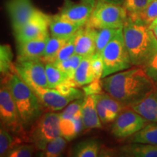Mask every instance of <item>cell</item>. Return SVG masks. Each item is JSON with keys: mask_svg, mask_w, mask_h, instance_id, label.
Listing matches in <instances>:
<instances>
[{"mask_svg": "<svg viewBox=\"0 0 157 157\" xmlns=\"http://www.w3.org/2000/svg\"><path fill=\"white\" fill-rule=\"evenodd\" d=\"M93 7L94 5L82 1L76 3L71 0H64L58 15L71 22L84 26L87 23Z\"/></svg>", "mask_w": 157, "mask_h": 157, "instance_id": "cell-12", "label": "cell"}, {"mask_svg": "<svg viewBox=\"0 0 157 157\" xmlns=\"http://www.w3.org/2000/svg\"><path fill=\"white\" fill-rule=\"evenodd\" d=\"M73 80L78 87L89 84L95 80L91 66V56L83 58L74 73Z\"/></svg>", "mask_w": 157, "mask_h": 157, "instance_id": "cell-22", "label": "cell"}, {"mask_svg": "<svg viewBox=\"0 0 157 157\" xmlns=\"http://www.w3.org/2000/svg\"><path fill=\"white\" fill-rule=\"evenodd\" d=\"M82 117L84 129H100L102 127L96 109L95 95L84 97L82 107Z\"/></svg>", "mask_w": 157, "mask_h": 157, "instance_id": "cell-18", "label": "cell"}, {"mask_svg": "<svg viewBox=\"0 0 157 157\" xmlns=\"http://www.w3.org/2000/svg\"><path fill=\"white\" fill-rule=\"evenodd\" d=\"M101 55L104 64L102 78L134 66L125 45L123 28L119 29L116 36L105 46Z\"/></svg>", "mask_w": 157, "mask_h": 157, "instance_id": "cell-5", "label": "cell"}, {"mask_svg": "<svg viewBox=\"0 0 157 157\" xmlns=\"http://www.w3.org/2000/svg\"><path fill=\"white\" fill-rule=\"evenodd\" d=\"M67 141L63 137L60 135L49 142L43 150L39 151L37 156L41 157H58L62 156L66 148Z\"/></svg>", "mask_w": 157, "mask_h": 157, "instance_id": "cell-26", "label": "cell"}, {"mask_svg": "<svg viewBox=\"0 0 157 157\" xmlns=\"http://www.w3.org/2000/svg\"><path fill=\"white\" fill-rule=\"evenodd\" d=\"M60 113L49 111L39 118L28 131V143L42 151L49 142L60 136Z\"/></svg>", "mask_w": 157, "mask_h": 157, "instance_id": "cell-7", "label": "cell"}, {"mask_svg": "<svg viewBox=\"0 0 157 157\" xmlns=\"http://www.w3.org/2000/svg\"><path fill=\"white\" fill-rule=\"evenodd\" d=\"M76 34L71 36L66 41V43L63 45V47L59 50L58 53L57 54L55 62L63 61V60H67L72 57L74 54H76L75 52V36Z\"/></svg>", "mask_w": 157, "mask_h": 157, "instance_id": "cell-33", "label": "cell"}, {"mask_svg": "<svg viewBox=\"0 0 157 157\" xmlns=\"http://www.w3.org/2000/svg\"><path fill=\"white\" fill-rule=\"evenodd\" d=\"M130 108L148 121L157 122V87Z\"/></svg>", "mask_w": 157, "mask_h": 157, "instance_id": "cell-19", "label": "cell"}, {"mask_svg": "<svg viewBox=\"0 0 157 157\" xmlns=\"http://www.w3.org/2000/svg\"><path fill=\"white\" fill-rule=\"evenodd\" d=\"M143 68L157 86V54Z\"/></svg>", "mask_w": 157, "mask_h": 157, "instance_id": "cell-39", "label": "cell"}, {"mask_svg": "<svg viewBox=\"0 0 157 157\" xmlns=\"http://www.w3.org/2000/svg\"><path fill=\"white\" fill-rule=\"evenodd\" d=\"M46 75L48 78L49 88L55 89L58 84L68 79H71L67 74L63 71L54 63H44Z\"/></svg>", "mask_w": 157, "mask_h": 157, "instance_id": "cell-28", "label": "cell"}, {"mask_svg": "<svg viewBox=\"0 0 157 157\" xmlns=\"http://www.w3.org/2000/svg\"><path fill=\"white\" fill-rule=\"evenodd\" d=\"M49 37L17 42V60L42 59Z\"/></svg>", "mask_w": 157, "mask_h": 157, "instance_id": "cell-16", "label": "cell"}, {"mask_svg": "<svg viewBox=\"0 0 157 157\" xmlns=\"http://www.w3.org/2000/svg\"><path fill=\"white\" fill-rule=\"evenodd\" d=\"M154 25H157V18H156V20H155L154 22H153V23H151V24L149 25V26L152 27V26H154Z\"/></svg>", "mask_w": 157, "mask_h": 157, "instance_id": "cell-43", "label": "cell"}, {"mask_svg": "<svg viewBox=\"0 0 157 157\" xmlns=\"http://www.w3.org/2000/svg\"><path fill=\"white\" fill-rule=\"evenodd\" d=\"M96 109L102 124L112 122L124 106L107 93L95 95Z\"/></svg>", "mask_w": 157, "mask_h": 157, "instance_id": "cell-14", "label": "cell"}, {"mask_svg": "<svg viewBox=\"0 0 157 157\" xmlns=\"http://www.w3.org/2000/svg\"><path fill=\"white\" fill-rule=\"evenodd\" d=\"M91 66L95 80L101 79L104 71V64L101 53L95 52L91 56Z\"/></svg>", "mask_w": 157, "mask_h": 157, "instance_id": "cell-37", "label": "cell"}, {"mask_svg": "<svg viewBox=\"0 0 157 157\" xmlns=\"http://www.w3.org/2000/svg\"><path fill=\"white\" fill-rule=\"evenodd\" d=\"M83 129L84 127L82 113L71 119H60V135L68 141L75 138Z\"/></svg>", "mask_w": 157, "mask_h": 157, "instance_id": "cell-21", "label": "cell"}, {"mask_svg": "<svg viewBox=\"0 0 157 157\" xmlns=\"http://www.w3.org/2000/svg\"><path fill=\"white\" fill-rule=\"evenodd\" d=\"M7 85L16 104L23 124L26 129L31 128L42 114V104L34 92L16 72L2 77Z\"/></svg>", "mask_w": 157, "mask_h": 157, "instance_id": "cell-3", "label": "cell"}, {"mask_svg": "<svg viewBox=\"0 0 157 157\" xmlns=\"http://www.w3.org/2000/svg\"><path fill=\"white\" fill-rule=\"evenodd\" d=\"M150 27V26H149ZM150 29H152V31H154L155 36H156V39H157V25H154V26H152V27H150Z\"/></svg>", "mask_w": 157, "mask_h": 157, "instance_id": "cell-42", "label": "cell"}, {"mask_svg": "<svg viewBox=\"0 0 157 157\" xmlns=\"http://www.w3.org/2000/svg\"><path fill=\"white\" fill-rule=\"evenodd\" d=\"M84 57L78 54H74L73 56L71 57L67 60H63V61H59L54 63L60 70L65 72L67 75L69 76L70 78L73 79L74 73H75L76 68L81 63L82 59Z\"/></svg>", "mask_w": 157, "mask_h": 157, "instance_id": "cell-31", "label": "cell"}, {"mask_svg": "<svg viewBox=\"0 0 157 157\" xmlns=\"http://www.w3.org/2000/svg\"><path fill=\"white\" fill-rule=\"evenodd\" d=\"M82 26L74 23L57 14L51 16L50 22V36L69 39Z\"/></svg>", "mask_w": 157, "mask_h": 157, "instance_id": "cell-17", "label": "cell"}, {"mask_svg": "<svg viewBox=\"0 0 157 157\" xmlns=\"http://www.w3.org/2000/svg\"><path fill=\"white\" fill-rule=\"evenodd\" d=\"M128 16L139 20L145 24L150 25L157 18V0H153L148 7L139 14Z\"/></svg>", "mask_w": 157, "mask_h": 157, "instance_id": "cell-32", "label": "cell"}, {"mask_svg": "<svg viewBox=\"0 0 157 157\" xmlns=\"http://www.w3.org/2000/svg\"><path fill=\"white\" fill-rule=\"evenodd\" d=\"M0 121L1 127L28 142V131L23 126L10 90L5 81H2L0 89Z\"/></svg>", "mask_w": 157, "mask_h": 157, "instance_id": "cell-4", "label": "cell"}, {"mask_svg": "<svg viewBox=\"0 0 157 157\" xmlns=\"http://www.w3.org/2000/svg\"><path fill=\"white\" fill-rule=\"evenodd\" d=\"M5 7L14 33L22 28L37 10L31 0H7Z\"/></svg>", "mask_w": 157, "mask_h": 157, "instance_id": "cell-11", "label": "cell"}, {"mask_svg": "<svg viewBox=\"0 0 157 157\" xmlns=\"http://www.w3.org/2000/svg\"><path fill=\"white\" fill-rule=\"evenodd\" d=\"M118 156L129 157H157V145L132 143L120 147Z\"/></svg>", "mask_w": 157, "mask_h": 157, "instance_id": "cell-20", "label": "cell"}, {"mask_svg": "<svg viewBox=\"0 0 157 157\" xmlns=\"http://www.w3.org/2000/svg\"><path fill=\"white\" fill-rule=\"evenodd\" d=\"M68 39L50 36L42 60L44 63H54L57 54Z\"/></svg>", "mask_w": 157, "mask_h": 157, "instance_id": "cell-29", "label": "cell"}, {"mask_svg": "<svg viewBox=\"0 0 157 157\" xmlns=\"http://www.w3.org/2000/svg\"><path fill=\"white\" fill-rule=\"evenodd\" d=\"M28 85L34 92L42 105L51 111L63 109L70 102L74 101L73 98L61 95L56 89L38 87L34 84Z\"/></svg>", "mask_w": 157, "mask_h": 157, "instance_id": "cell-13", "label": "cell"}, {"mask_svg": "<svg viewBox=\"0 0 157 157\" xmlns=\"http://www.w3.org/2000/svg\"><path fill=\"white\" fill-rule=\"evenodd\" d=\"M13 53L11 47L8 44L0 46V72L2 76H5L15 72Z\"/></svg>", "mask_w": 157, "mask_h": 157, "instance_id": "cell-27", "label": "cell"}, {"mask_svg": "<svg viewBox=\"0 0 157 157\" xmlns=\"http://www.w3.org/2000/svg\"><path fill=\"white\" fill-rule=\"evenodd\" d=\"M125 45L134 66L143 67L157 54V39L149 25L127 15L123 26Z\"/></svg>", "mask_w": 157, "mask_h": 157, "instance_id": "cell-2", "label": "cell"}, {"mask_svg": "<svg viewBox=\"0 0 157 157\" xmlns=\"http://www.w3.org/2000/svg\"><path fill=\"white\" fill-rule=\"evenodd\" d=\"M14 66L15 71L27 84L49 88L45 63L42 59L17 60Z\"/></svg>", "mask_w": 157, "mask_h": 157, "instance_id": "cell-9", "label": "cell"}, {"mask_svg": "<svg viewBox=\"0 0 157 157\" xmlns=\"http://www.w3.org/2000/svg\"><path fill=\"white\" fill-rule=\"evenodd\" d=\"M149 122L130 107H125L111 126V134L117 139L132 136Z\"/></svg>", "mask_w": 157, "mask_h": 157, "instance_id": "cell-8", "label": "cell"}, {"mask_svg": "<svg viewBox=\"0 0 157 157\" xmlns=\"http://www.w3.org/2000/svg\"><path fill=\"white\" fill-rule=\"evenodd\" d=\"M99 1L113 3V4H116V5H123L124 2V0H96V2H99Z\"/></svg>", "mask_w": 157, "mask_h": 157, "instance_id": "cell-40", "label": "cell"}, {"mask_svg": "<svg viewBox=\"0 0 157 157\" xmlns=\"http://www.w3.org/2000/svg\"><path fill=\"white\" fill-rule=\"evenodd\" d=\"M84 98V97L74 100L72 103L68 104L64 111L60 113V119H71L79 113H82V107Z\"/></svg>", "mask_w": 157, "mask_h": 157, "instance_id": "cell-35", "label": "cell"}, {"mask_svg": "<svg viewBox=\"0 0 157 157\" xmlns=\"http://www.w3.org/2000/svg\"><path fill=\"white\" fill-rule=\"evenodd\" d=\"M37 149L33 144H21L9 153L8 157H31Z\"/></svg>", "mask_w": 157, "mask_h": 157, "instance_id": "cell-36", "label": "cell"}, {"mask_svg": "<svg viewBox=\"0 0 157 157\" xmlns=\"http://www.w3.org/2000/svg\"><path fill=\"white\" fill-rule=\"evenodd\" d=\"M101 143L96 140H86L79 142L72 148L71 155L74 157H97L99 156Z\"/></svg>", "mask_w": 157, "mask_h": 157, "instance_id": "cell-23", "label": "cell"}, {"mask_svg": "<svg viewBox=\"0 0 157 157\" xmlns=\"http://www.w3.org/2000/svg\"><path fill=\"white\" fill-rule=\"evenodd\" d=\"M25 142L21 137L14 136L9 131L1 127L0 128V156H7L15 147Z\"/></svg>", "mask_w": 157, "mask_h": 157, "instance_id": "cell-25", "label": "cell"}, {"mask_svg": "<svg viewBox=\"0 0 157 157\" xmlns=\"http://www.w3.org/2000/svg\"><path fill=\"white\" fill-rule=\"evenodd\" d=\"M81 1L84 2L88 3V4H91V5H93L95 6L96 0H81Z\"/></svg>", "mask_w": 157, "mask_h": 157, "instance_id": "cell-41", "label": "cell"}, {"mask_svg": "<svg viewBox=\"0 0 157 157\" xmlns=\"http://www.w3.org/2000/svg\"><path fill=\"white\" fill-rule=\"evenodd\" d=\"M153 0H124L123 6L127 15H135L144 10Z\"/></svg>", "mask_w": 157, "mask_h": 157, "instance_id": "cell-34", "label": "cell"}, {"mask_svg": "<svg viewBox=\"0 0 157 157\" xmlns=\"http://www.w3.org/2000/svg\"><path fill=\"white\" fill-rule=\"evenodd\" d=\"M51 16L37 10L31 18L15 33L17 42L34 40L50 36Z\"/></svg>", "mask_w": 157, "mask_h": 157, "instance_id": "cell-10", "label": "cell"}, {"mask_svg": "<svg viewBox=\"0 0 157 157\" xmlns=\"http://www.w3.org/2000/svg\"><path fill=\"white\" fill-rule=\"evenodd\" d=\"M103 84L101 79H95L89 84L85 85L83 88V92L84 95H98L103 93Z\"/></svg>", "mask_w": 157, "mask_h": 157, "instance_id": "cell-38", "label": "cell"}, {"mask_svg": "<svg viewBox=\"0 0 157 157\" xmlns=\"http://www.w3.org/2000/svg\"><path fill=\"white\" fill-rule=\"evenodd\" d=\"M127 18V12L123 5L96 2L85 25L94 29L122 28Z\"/></svg>", "mask_w": 157, "mask_h": 157, "instance_id": "cell-6", "label": "cell"}, {"mask_svg": "<svg viewBox=\"0 0 157 157\" xmlns=\"http://www.w3.org/2000/svg\"><path fill=\"white\" fill-rule=\"evenodd\" d=\"M97 29L84 25L78 29L75 36V52L84 58L90 57L95 52Z\"/></svg>", "mask_w": 157, "mask_h": 157, "instance_id": "cell-15", "label": "cell"}, {"mask_svg": "<svg viewBox=\"0 0 157 157\" xmlns=\"http://www.w3.org/2000/svg\"><path fill=\"white\" fill-rule=\"evenodd\" d=\"M131 142L157 145V122L147 123L140 131L132 135Z\"/></svg>", "mask_w": 157, "mask_h": 157, "instance_id": "cell-24", "label": "cell"}, {"mask_svg": "<svg viewBox=\"0 0 157 157\" xmlns=\"http://www.w3.org/2000/svg\"><path fill=\"white\" fill-rule=\"evenodd\" d=\"M123 28V27H122ZM119 29H97L96 34V52L101 53L105 46L111 42V39L116 36Z\"/></svg>", "mask_w": 157, "mask_h": 157, "instance_id": "cell-30", "label": "cell"}, {"mask_svg": "<svg viewBox=\"0 0 157 157\" xmlns=\"http://www.w3.org/2000/svg\"><path fill=\"white\" fill-rule=\"evenodd\" d=\"M101 80L104 92L124 107L137 103L157 87L144 68L140 66H132Z\"/></svg>", "mask_w": 157, "mask_h": 157, "instance_id": "cell-1", "label": "cell"}]
</instances>
